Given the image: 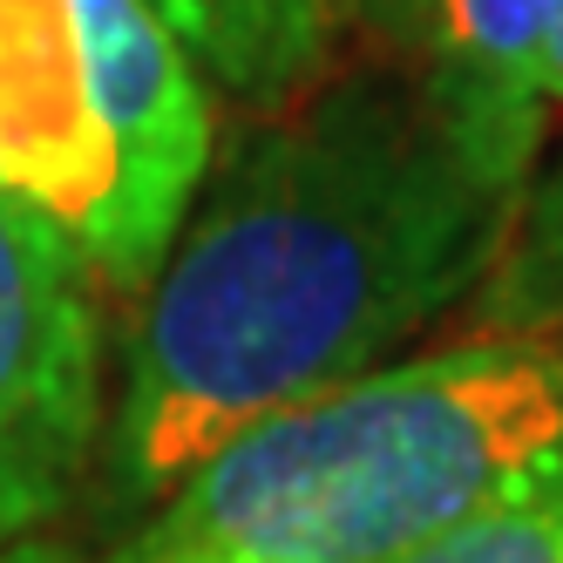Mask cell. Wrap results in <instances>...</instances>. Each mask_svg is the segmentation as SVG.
<instances>
[{
	"label": "cell",
	"instance_id": "1",
	"mask_svg": "<svg viewBox=\"0 0 563 563\" xmlns=\"http://www.w3.org/2000/svg\"><path fill=\"white\" fill-rule=\"evenodd\" d=\"M509 224L408 75H346L252 130L143 278L96 449L109 503L156 509L258 415L387 367L489 286Z\"/></svg>",
	"mask_w": 563,
	"mask_h": 563
},
{
	"label": "cell",
	"instance_id": "2",
	"mask_svg": "<svg viewBox=\"0 0 563 563\" xmlns=\"http://www.w3.org/2000/svg\"><path fill=\"white\" fill-rule=\"evenodd\" d=\"M563 482V340L475 333L238 428L123 550L211 563H400Z\"/></svg>",
	"mask_w": 563,
	"mask_h": 563
},
{
	"label": "cell",
	"instance_id": "3",
	"mask_svg": "<svg viewBox=\"0 0 563 563\" xmlns=\"http://www.w3.org/2000/svg\"><path fill=\"white\" fill-rule=\"evenodd\" d=\"M211 170V96L150 0H0V190L136 292Z\"/></svg>",
	"mask_w": 563,
	"mask_h": 563
},
{
	"label": "cell",
	"instance_id": "4",
	"mask_svg": "<svg viewBox=\"0 0 563 563\" xmlns=\"http://www.w3.org/2000/svg\"><path fill=\"white\" fill-rule=\"evenodd\" d=\"M102 428L96 278L42 211L0 190V543L68 509Z\"/></svg>",
	"mask_w": 563,
	"mask_h": 563
},
{
	"label": "cell",
	"instance_id": "5",
	"mask_svg": "<svg viewBox=\"0 0 563 563\" xmlns=\"http://www.w3.org/2000/svg\"><path fill=\"white\" fill-rule=\"evenodd\" d=\"M563 0H421V96L462 164L503 205H522L550 143L543 75Z\"/></svg>",
	"mask_w": 563,
	"mask_h": 563
},
{
	"label": "cell",
	"instance_id": "6",
	"mask_svg": "<svg viewBox=\"0 0 563 563\" xmlns=\"http://www.w3.org/2000/svg\"><path fill=\"white\" fill-rule=\"evenodd\" d=\"M205 82L238 102H292L333 42V0H150Z\"/></svg>",
	"mask_w": 563,
	"mask_h": 563
},
{
	"label": "cell",
	"instance_id": "7",
	"mask_svg": "<svg viewBox=\"0 0 563 563\" xmlns=\"http://www.w3.org/2000/svg\"><path fill=\"white\" fill-rule=\"evenodd\" d=\"M563 319V156L530 177L509 224V245L475 292V333H550Z\"/></svg>",
	"mask_w": 563,
	"mask_h": 563
},
{
	"label": "cell",
	"instance_id": "8",
	"mask_svg": "<svg viewBox=\"0 0 563 563\" xmlns=\"http://www.w3.org/2000/svg\"><path fill=\"white\" fill-rule=\"evenodd\" d=\"M400 563H563V482L475 516L462 530L408 550Z\"/></svg>",
	"mask_w": 563,
	"mask_h": 563
},
{
	"label": "cell",
	"instance_id": "9",
	"mask_svg": "<svg viewBox=\"0 0 563 563\" xmlns=\"http://www.w3.org/2000/svg\"><path fill=\"white\" fill-rule=\"evenodd\" d=\"M543 115H550V130L563 123V21H556V48H550V75H543Z\"/></svg>",
	"mask_w": 563,
	"mask_h": 563
},
{
	"label": "cell",
	"instance_id": "10",
	"mask_svg": "<svg viewBox=\"0 0 563 563\" xmlns=\"http://www.w3.org/2000/svg\"><path fill=\"white\" fill-rule=\"evenodd\" d=\"M0 563H62V550L42 537H21V543H0Z\"/></svg>",
	"mask_w": 563,
	"mask_h": 563
},
{
	"label": "cell",
	"instance_id": "11",
	"mask_svg": "<svg viewBox=\"0 0 563 563\" xmlns=\"http://www.w3.org/2000/svg\"><path fill=\"white\" fill-rule=\"evenodd\" d=\"M102 563H211V556H143V550H115Z\"/></svg>",
	"mask_w": 563,
	"mask_h": 563
}]
</instances>
